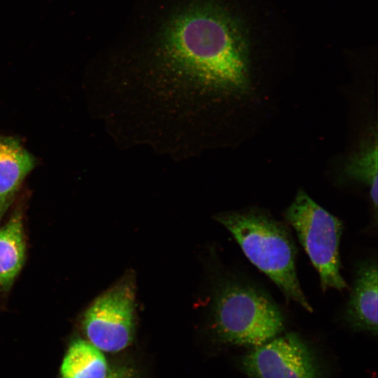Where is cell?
<instances>
[{
	"label": "cell",
	"mask_w": 378,
	"mask_h": 378,
	"mask_svg": "<svg viewBox=\"0 0 378 378\" xmlns=\"http://www.w3.org/2000/svg\"><path fill=\"white\" fill-rule=\"evenodd\" d=\"M162 63L188 84L203 91H244L248 87L245 38L221 10L197 6L167 26L160 41Z\"/></svg>",
	"instance_id": "1"
},
{
	"label": "cell",
	"mask_w": 378,
	"mask_h": 378,
	"mask_svg": "<svg viewBox=\"0 0 378 378\" xmlns=\"http://www.w3.org/2000/svg\"><path fill=\"white\" fill-rule=\"evenodd\" d=\"M216 220L236 239L247 258L280 289L288 300L313 311L297 276V250L287 229L256 210L219 214Z\"/></svg>",
	"instance_id": "2"
},
{
	"label": "cell",
	"mask_w": 378,
	"mask_h": 378,
	"mask_svg": "<svg viewBox=\"0 0 378 378\" xmlns=\"http://www.w3.org/2000/svg\"><path fill=\"white\" fill-rule=\"evenodd\" d=\"M214 319L222 340L253 347L275 337L284 326L281 310L270 297L258 288L239 283L228 284L220 292Z\"/></svg>",
	"instance_id": "3"
},
{
	"label": "cell",
	"mask_w": 378,
	"mask_h": 378,
	"mask_svg": "<svg viewBox=\"0 0 378 378\" xmlns=\"http://www.w3.org/2000/svg\"><path fill=\"white\" fill-rule=\"evenodd\" d=\"M284 215L317 270L323 291L347 288L340 272L342 221L302 190L298 191Z\"/></svg>",
	"instance_id": "4"
},
{
	"label": "cell",
	"mask_w": 378,
	"mask_h": 378,
	"mask_svg": "<svg viewBox=\"0 0 378 378\" xmlns=\"http://www.w3.org/2000/svg\"><path fill=\"white\" fill-rule=\"evenodd\" d=\"M135 284L125 276L99 296L85 311L83 328L88 341L102 351L128 346L134 333Z\"/></svg>",
	"instance_id": "5"
},
{
	"label": "cell",
	"mask_w": 378,
	"mask_h": 378,
	"mask_svg": "<svg viewBox=\"0 0 378 378\" xmlns=\"http://www.w3.org/2000/svg\"><path fill=\"white\" fill-rule=\"evenodd\" d=\"M251 378H321L314 354L294 333L254 347L241 360Z\"/></svg>",
	"instance_id": "6"
},
{
	"label": "cell",
	"mask_w": 378,
	"mask_h": 378,
	"mask_svg": "<svg viewBox=\"0 0 378 378\" xmlns=\"http://www.w3.org/2000/svg\"><path fill=\"white\" fill-rule=\"evenodd\" d=\"M345 318L356 330L377 334V263L368 259L360 262L356 271Z\"/></svg>",
	"instance_id": "7"
},
{
	"label": "cell",
	"mask_w": 378,
	"mask_h": 378,
	"mask_svg": "<svg viewBox=\"0 0 378 378\" xmlns=\"http://www.w3.org/2000/svg\"><path fill=\"white\" fill-rule=\"evenodd\" d=\"M35 164L18 139L0 134V223Z\"/></svg>",
	"instance_id": "8"
},
{
	"label": "cell",
	"mask_w": 378,
	"mask_h": 378,
	"mask_svg": "<svg viewBox=\"0 0 378 378\" xmlns=\"http://www.w3.org/2000/svg\"><path fill=\"white\" fill-rule=\"evenodd\" d=\"M26 244L22 213L18 208L0 228V290L8 291L25 260Z\"/></svg>",
	"instance_id": "9"
},
{
	"label": "cell",
	"mask_w": 378,
	"mask_h": 378,
	"mask_svg": "<svg viewBox=\"0 0 378 378\" xmlns=\"http://www.w3.org/2000/svg\"><path fill=\"white\" fill-rule=\"evenodd\" d=\"M102 351L89 341H73L62 360V378H106L109 372Z\"/></svg>",
	"instance_id": "10"
},
{
	"label": "cell",
	"mask_w": 378,
	"mask_h": 378,
	"mask_svg": "<svg viewBox=\"0 0 378 378\" xmlns=\"http://www.w3.org/2000/svg\"><path fill=\"white\" fill-rule=\"evenodd\" d=\"M377 141L367 144L349 158L345 167L346 174L370 186L371 200L377 212Z\"/></svg>",
	"instance_id": "11"
},
{
	"label": "cell",
	"mask_w": 378,
	"mask_h": 378,
	"mask_svg": "<svg viewBox=\"0 0 378 378\" xmlns=\"http://www.w3.org/2000/svg\"><path fill=\"white\" fill-rule=\"evenodd\" d=\"M106 378H139V377L133 368L120 365L110 368Z\"/></svg>",
	"instance_id": "12"
}]
</instances>
